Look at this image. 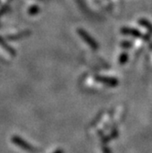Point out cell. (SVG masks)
<instances>
[{
  "label": "cell",
  "mask_w": 152,
  "mask_h": 153,
  "mask_svg": "<svg viewBox=\"0 0 152 153\" xmlns=\"http://www.w3.org/2000/svg\"><path fill=\"white\" fill-rule=\"evenodd\" d=\"M12 142L15 144V145H18L19 147H20L22 149H25L29 152H35L36 151V149L31 146L30 144H29L27 141H25L24 140H22L21 137H18V136H15L12 137Z\"/></svg>",
  "instance_id": "cell-1"
},
{
  "label": "cell",
  "mask_w": 152,
  "mask_h": 153,
  "mask_svg": "<svg viewBox=\"0 0 152 153\" xmlns=\"http://www.w3.org/2000/svg\"><path fill=\"white\" fill-rule=\"evenodd\" d=\"M100 82L105 83V85H109V86H116L118 85V81L116 78H111V77H96Z\"/></svg>",
  "instance_id": "cell-2"
},
{
  "label": "cell",
  "mask_w": 152,
  "mask_h": 153,
  "mask_svg": "<svg viewBox=\"0 0 152 153\" xmlns=\"http://www.w3.org/2000/svg\"><path fill=\"white\" fill-rule=\"evenodd\" d=\"M123 32L126 34H131L136 37H143L141 33H139V31H136V30H129V29H123Z\"/></svg>",
  "instance_id": "cell-3"
},
{
  "label": "cell",
  "mask_w": 152,
  "mask_h": 153,
  "mask_svg": "<svg viewBox=\"0 0 152 153\" xmlns=\"http://www.w3.org/2000/svg\"><path fill=\"white\" fill-rule=\"evenodd\" d=\"M128 60V55L127 54H122L121 55V57H120V63L123 64V63H125Z\"/></svg>",
  "instance_id": "cell-4"
},
{
  "label": "cell",
  "mask_w": 152,
  "mask_h": 153,
  "mask_svg": "<svg viewBox=\"0 0 152 153\" xmlns=\"http://www.w3.org/2000/svg\"><path fill=\"white\" fill-rule=\"evenodd\" d=\"M122 44H123V47H128V48L130 47V43L129 42H123Z\"/></svg>",
  "instance_id": "cell-5"
},
{
  "label": "cell",
  "mask_w": 152,
  "mask_h": 153,
  "mask_svg": "<svg viewBox=\"0 0 152 153\" xmlns=\"http://www.w3.org/2000/svg\"><path fill=\"white\" fill-rule=\"evenodd\" d=\"M54 153H63V151L62 150H56Z\"/></svg>",
  "instance_id": "cell-6"
}]
</instances>
